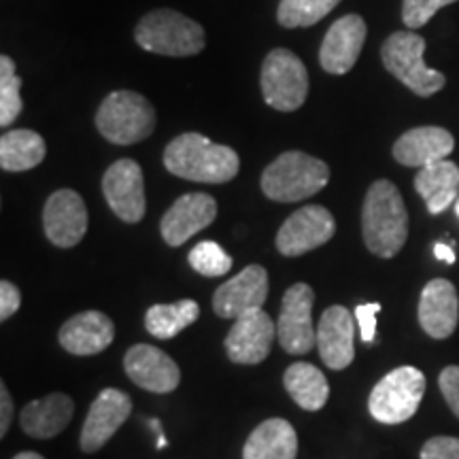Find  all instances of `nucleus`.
<instances>
[{
	"instance_id": "nucleus-35",
	"label": "nucleus",
	"mask_w": 459,
	"mask_h": 459,
	"mask_svg": "<svg viewBox=\"0 0 459 459\" xmlns=\"http://www.w3.org/2000/svg\"><path fill=\"white\" fill-rule=\"evenodd\" d=\"M378 311H381V304L378 302L359 304V307L355 308V319H358V324H359L361 341L364 342H375Z\"/></svg>"
},
{
	"instance_id": "nucleus-5",
	"label": "nucleus",
	"mask_w": 459,
	"mask_h": 459,
	"mask_svg": "<svg viewBox=\"0 0 459 459\" xmlns=\"http://www.w3.org/2000/svg\"><path fill=\"white\" fill-rule=\"evenodd\" d=\"M158 115L152 102L139 91L117 90L100 102L96 128L113 145H134L156 130Z\"/></svg>"
},
{
	"instance_id": "nucleus-17",
	"label": "nucleus",
	"mask_w": 459,
	"mask_h": 459,
	"mask_svg": "<svg viewBox=\"0 0 459 459\" xmlns=\"http://www.w3.org/2000/svg\"><path fill=\"white\" fill-rule=\"evenodd\" d=\"M124 370L134 385L145 392L170 394L179 387V366L169 353L153 344H134L124 358Z\"/></svg>"
},
{
	"instance_id": "nucleus-10",
	"label": "nucleus",
	"mask_w": 459,
	"mask_h": 459,
	"mask_svg": "<svg viewBox=\"0 0 459 459\" xmlns=\"http://www.w3.org/2000/svg\"><path fill=\"white\" fill-rule=\"evenodd\" d=\"M336 234V221L325 206L308 204L287 217L277 234L281 255L298 257L330 243Z\"/></svg>"
},
{
	"instance_id": "nucleus-34",
	"label": "nucleus",
	"mask_w": 459,
	"mask_h": 459,
	"mask_svg": "<svg viewBox=\"0 0 459 459\" xmlns=\"http://www.w3.org/2000/svg\"><path fill=\"white\" fill-rule=\"evenodd\" d=\"M440 392H443L446 404L453 415L459 419V366H446L438 377Z\"/></svg>"
},
{
	"instance_id": "nucleus-23",
	"label": "nucleus",
	"mask_w": 459,
	"mask_h": 459,
	"mask_svg": "<svg viewBox=\"0 0 459 459\" xmlns=\"http://www.w3.org/2000/svg\"><path fill=\"white\" fill-rule=\"evenodd\" d=\"M74 415V402L66 394H49L22 409V429L32 438H54L65 432Z\"/></svg>"
},
{
	"instance_id": "nucleus-31",
	"label": "nucleus",
	"mask_w": 459,
	"mask_h": 459,
	"mask_svg": "<svg viewBox=\"0 0 459 459\" xmlns=\"http://www.w3.org/2000/svg\"><path fill=\"white\" fill-rule=\"evenodd\" d=\"M189 266L203 277H221L232 268V257L213 240H203L189 251Z\"/></svg>"
},
{
	"instance_id": "nucleus-6",
	"label": "nucleus",
	"mask_w": 459,
	"mask_h": 459,
	"mask_svg": "<svg viewBox=\"0 0 459 459\" xmlns=\"http://www.w3.org/2000/svg\"><path fill=\"white\" fill-rule=\"evenodd\" d=\"M423 51H426V39L419 37L417 32H394L383 43L381 60L383 66L412 94L428 99L445 88L446 77L423 62Z\"/></svg>"
},
{
	"instance_id": "nucleus-24",
	"label": "nucleus",
	"mask_w": 459,
	"mask_h": 459,
	"mask_svg": "<svg viewBox=\"0 0 459 459\" xmlns=\"http://www.w3.org/2000/svg\"><path fill=\"white\" fill-rule=\"evenodd\" d=\"M415 189L426 200L429 213H443L459 198V166L451 160H440L426 169H419Z\"/></svg>"
},
{
	"instance_id": "nucleus-2",
	"label": "nucleus",
	"mask_w": 459,
	"mask_h": 459,
	"mask_svg": "<svg viewBox=\"0 0 459 459\" xmlns=\"http://www.w3.org/2000/svg\"><path fill=\"white\" fill-rule=\"evenodd\" d=\"M364 243L378 257L398 255L409 238V213L400 189L392 181L378 179L370 186L361 206Z\"/></svg>"
},
{
	"instance_id": "nucleus-28",
	"label": "nucleus",
	"mask_w": 459,
	"mask_h": 459,
	"mask_svg": "<svg viewBox=\"0 0 459 459\" xmlns=\"http://www.w3.org/2000/svg\"><path fill=\"white\" fill-rule=\"evenodd\" d=\"M200 307L196 300H179L172 304H153L145 315V328L152 336L170 341L179 332L196 324Z\"/></svg>"
},
{
	"instance_id": "nucleus-37",
	"label": "nucleus",
	"mask_w": 459,
	"mask_h": 459,
	"mask_svg": "<svg viewBox=\"0 0 459 459\" xmlns=\"http://www.w3.org/2000/svg\"><path fill=\"white\" fill-rule=\"evenodd\" d=\"M11 419H13V400L7 392V385L0 383V436H7Z\"/></svg>"
},
{
	"instance_id": "nucleus-1",
	"label": "nucleus",
	"mask_w": 459,
	"mask_h": 459,
	"mask_svg": "<svg viewBox=\"0 0 459 459\" xmlns=\"http://www.w3.org/2000/svg\"><path fill=\"white\" fill-rule=\"evenodd\" d=\"M170 175L196 183H228L238 175L240 158L232 147L217 145L200 132H186L164 149Z\"/></svg>"
},
{
	"instance_id": "nucleus-22",
	"label": "nucleus",
	"mask_w": 459,
	"mask_h": 459,
	"mask_svg": "<svg viewBox=\"0 0 459 459\" xmlns=\"http://www.w3.org/2000/svg\"><path fill=\"white\" fill-rule=\"evenodd\" d=\"M115 338L113 321L100 311L74 315L60 328L57 341L73 355H96L105 351Z\"/></svg>"
},
{
	"instance_id": "nucleus-16",
	"label": "nucleus",
	"mask_w": 459,
	"mask_h": 459,
	"mask_svg": "<svg viewBox=\"0 0 459 459\" xmlns=\"http://www.w3.org/2000/svg\"><path fill=\"white\" fill-rule=\"evenodd\" d=\"M366 22L358 13L342 15L325 32L319 49V65L330 74H344L358 65L361 49H364Z\"/></svg>"
},
{
	"instance_id": "nucleus-26",
	"label": "nucleus",
	"mask_w": 459,
	"mask_h": 459,
	"mask_svg": "<svg viewBox=\"0 0 459 459\" xmlns=\"http://www.w3.org/2000/svg\"><path fill=\"white\" fill-rule=\"evenodd\" d=\"M287 394L304 411H321L330 398V385L324 372L307 361H296L283 377Z\"/></svg>"
},
{
	"instance_id": "nucleus-32",
	"label": "nucleus",
	"mask_w": 459,
	"mask_h": 459,
	"mask_svg": "<svg viewBox=\"0 0 459 459\" xmlns=\"http://www.w3.org/2000/svg\"><path fill=\"white\" fill-rule=\"evenodd\" d=\"M457 3V0H404L402 3V22L409 30H419L428 24L432 17L446 4Z\"/></svg>"
},
{
	"instance_id": "nucleus-25",
	"label": "nucleus",
	"mask_w": 459,
	"mask_h": 459,
	"mask_svg": "<svg viewBox=\"0 0 459 459\" xmlns=\"http://www.w3.org/2000/svg\"><path fill=\"white\" fill-rule=\"evenodd\" d=\"M298 436L285 419H268L251 432L243 446V459H296Z\"/></svg>"
},
{
	"instance_id": "nucleus-18",
	"label": "nucleus",
	"mask_w": 459,
	"mask_h": 459,
	"mask_svg": "<svg viewBox=\"0 0 459 459\" xmlns=\"http://www.w3.org/2000/svg\"><path fill=\"white\" fill-rule=\"evenodd\" d=\"M132 412V400L128 394L119 389H102L99 398L91 402L88 417L82 429V449L85 453H96L105 446L111 436L124 426Z\"/></svg>"
},
{
	"instance_id": "nucleus-9",
	"label": "nucleus",
	"mask_w": 459,
	"mask_h": 459,
	"mask_svg": "<svg viewBox=\"0 0 459 459\" xmlns=\"http://www.w3.org/2000/svg\"><path fill=\"white\" fill-rule=\"evenodd\" d=\"M315 291L311 285L296 283L285 291L277 321V336L281 347L291 355L308 353L317 342L313 325Z\"/></svg>"
},
{
	"instance_id": "nucleus-38",
	"label": "nucleus",
	"mask_w": 459,
	"mask_h": 459,
	"mask_svg": "<svg viewBox=\"0 0 459 459\" xmlns=\"http://www.w3.org/2000/svg\"><path fill=\"white\" fill-rule=\"evenodd\" d=\"M434 255H436V260H440L445 264H455V251H453L451 245L436 243L434 245Z\"/></svg>"
},
{
	"instance_id": "nucleus-13",
	"label": "nucleus",
	"mask_w": 459,
	"mask_h": 459,
	"mask_svg": "<svg viewBox=\"0 0 459 459\" xmlns=\"http://www.w3.org/2000/svg\"><path fill=\"white\" fill-rule=\"evenodd\" d=\"M268 298V273L264 266L251 264L226 283L217 287L213 311L223 319H238L260 311Z\"/></svg>"
},
{
	"instance_id": "nucleus-36",
	"label": "nucleus",
	"mask_w": 459,
	"mask_h": 459,
	"mask_svg": "<svg viewBox=\"0 0 459 459\" xmlns=\"http://www.w3.org/2000/svg\"><path fill=\"white\" fill-rule=\"evenodd\" d=\"M22 304V291L11 281H0V319L7 321L9 317L20 311Z\"/></svg>"
},
{
	"instance_id": "nucleus-12",
	"label": "nucleus",
	"mask_w": 459,
	"mask_h": 459,
	"mask_svg": "<svg viewBox=\"0 0 459 459\" xmlns=\"http://www.w3.org/2000/svg\"><path fill=\"white\" fill-rule=\"evenodd\" d=\"M88 206L74 189H57L45 203V234L60 249H71L82 243L88 232Z\"/></svg>"
},
{
	"instance_id": "nucleus-21",
	"label": "nucleus",
	"mask_w": 459,
	"mask_h": 459,
	"mask_svg": "<svg viewBox=\"0 0 459 459\" xmlns=\"http://www.w3.org/2000/svg\"><path fill=\"white\" fill-rule=\"evenodd\" d=\"M353 317L341 304L325 308L317 325V349L324 364L332 370H344L355 358Z\"/></svg>"
},
{
	"instance_id": "nucleus-7",
	"label": "nucleus",
	"mask_w": 459,
	"mask_h": 459,
	"mask_svg": "<svg viewBox=\"0 0 459 459\" xmlns=\"http://www.w3.org/2000/svg\"><path fill=\"white\" fill-rule=\"evenodd\" d=\"M426 394V375L412 366H400L381 378L368 398L370 415L385 426L404 423L415 415Z\"/></svg>"
},
{
	"instance_id": "nucleus-3",
	"label": "nucleus",
	"mask_w": 459,
	"mask_h": 459,
	"mask_svg": "<svg viewBox=\"0 0 459 459\" xmlns=\"http://www.w3.org/2000/svg\"><path fill=\"white\" fill-rule=\"evenodd\" d=\"M330 181V166L304 152H285L262 172L264 196L274 203H300Z\"/></svg>"
},
{
	"instance_id": "nucleus-33",
	"label": "nucleus",
	"mask_w": 459,
	"mask_h": 459,
	"mask_svg": "<svg viewBox=\"0 0 459 459\" xmlns=\"http://www.w3.org/2000/svg\"><path fill=\"white\" fill-rule=\"evenodd\" d=\"M421 459H459V438L434 436L423 445Z\"/></svg>"
},
{
	"instance_id": "nucleus-11",
	"label": "nucleus",
	"mask_w": 459,
	"mask_h": 459,
	"mask_svg": "<svg viewBox=\"0 0 459 459\" xmlns=\"http://www.w3.org/2000/svg\"><path fill=\"white\" fill-rule=\"evenodd\" d=\"M102 194L107 204L119 220L126 223H139L145 217V181L139 162L124 158L108 166L102 177Z\"/></svg>"
},
{
	"instance_id": "nucleus-29",
	"label": "nucleus",
	"mask_w": 459,
	"mask_h": 459,
	"mask_svg": "<svg viewBox=\"0 0 459 459\" xmlns=\"http://www.w3.org/2000/svg\"><path fill=\"white\" fill-rule=\"evenodd\" d=\"M341 0H281L277 22L283 28H308L332 13Z\"/></svg>"
},
{
	"instance_id": "nucleus-15",
	"label": "nucleus",
	"mask_w": 459,
	"mask_h": 459,
	"mask_svg": "<svg viewBox=\"0 0 459 459\" xmlns=\"http://www.w3.org/2000/svg\"><path fill=\"white\" fill-rule=\"evenodd\" d=\"M215 217L217 200L204 192H192L172 203L160 221V232L166 245L181 247L204 228H209Z\"/></svg>"
},
{
	"instance_id": "nucleus-39",
	"label": "nucleus",
	"mask_w": 459,
	"mask_h": 459,
	"mask_svg": "<svg viewBox=\"0 0 459 459\" xmlns=\"http://www.w3.org/2000/svg\"><path fill=\"white\" fill-rule=\"evenodd\" d=\"M13 459H45L43 455H39V453H32V451H24V453H17Z\"/></svg>"
},
{
	"instance_id": "nucleus-20",
	"label": "nucleus",
	"mask_w": 459,
	"mask_h": 459,
	"mask_svg": "<svg viewBox=\"0 0 459 459\" xmlns=\"http://www.w3.org/2000/svg\"><path fill=\"white\" fill-rule=\"evenodd\" d=\"M455 149V139L449 130L438 126H419L406 130L395 141L394 158L402 166L411 169H426V166L446 160Z\"/></svg>"
},
{
	"instance_id": "nucleus-30",
	"label": "nucleus",
	"mask_w": 459,
	"mask_h": 459,
	"mask_svg": "<svg viewBox=\"0 0 459 459\" xmlns=\"http://www.w3.org/2000/svg\"><path fill=\"white\" fill-rule=\"evenodd\" d=\"M22 79L15 73L13 57L0 56V126L9 128L20 117L24 100H22Z\"/></svg>"
},
{
	"instance_id": "nucleus-8",
	"label": "nucleus",
	"mask_w": 459,
	"mask_h": 459,
	"mask_svg": "<svg viewBox=\"0 0 459 459\" xmlns=\"http://www.w3.org/2000/svg\"><path fill=\"white\" fill-rule=\"evenodd\" d=\"M260 85L268 107L281 113L298 111L308 96V71L294 51L277 48L264 60Z\"/></svg>"
},
{
	"instance_id": "nucleus-19",
	"label": "nucleus",
	"mask_w": 459,
	"mask_h": 459,
	"mask_svg": "<svg viewBox=\"0 0 459 459\" xmlns=\"http://www.w3.org/2000/svg\"><path fill=\"white\" fill-rule=\"evenodd\" d=\"M419 324L428 336L445 341L457 328L459 321V298L451 281L434 279L423 287L419 298Z\"/></svg>"
},
{
	"instance_id": "nucleus-14",
	"label": "nucleus",
	"mask_w": 459,
	"mask_h": 459,
	"mask_svg": "<svg viewBox=\"0 0 459 459\" xmlns=\"http://www.w3.org/2000/svg\"><path fill=\"white\" fill-rule=\"evenodd\" d=\"M277 324L264 308L234 319V325L226 336V353L234 364H260L271 353Z\"/></svg>"
},
{
	"instance_id": "nucleus-4",
	"label": "nucleus",
	"mask_w": 459,
	"mask_h": 459,
	"mask_svg": "<svg viewBox=\"0 0 459 459\" xmlns=\"http://www.w3.org/2000/svg\"><path fill=\"white\" fill-rule=\"evenodd\" d=\"M134 41L152 54L187 57L204 49V28L172 9L149 11L134 28Z\"/></svg>"
},
{
	"instance_id": "nucleus-27",
	"label": "nucleus",
	"mask_w": 459,
	"mask_h": 459,
	"mask_svg": "<svg viewBox=\"0 0 459 459\" xmlns=\"http://www.w3.org/2000/svg\"><path fill=\"white\" fill-rule=\"evenodd\" d=\"M45 153V139L34 130H9L0 136V169L7 172L37 169Z\"/></svg>"
},
{
	"instance_id": "nucleus-40",
	"label": "nucleus",
	"mask_w": 459,
	"mask_h": 459,
	"mask_svg": "<svg viewBox=\"0 0 459 459\" xmlns=\"http://www.w3.org/2000/svg\"><path fill=\"white\" fill-rule=\"evenodd\" d=\"M455 213H457V217H459V198H457V203H455Z\"/></svg>"
}]
</instances>
